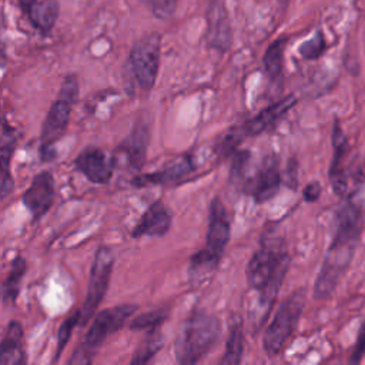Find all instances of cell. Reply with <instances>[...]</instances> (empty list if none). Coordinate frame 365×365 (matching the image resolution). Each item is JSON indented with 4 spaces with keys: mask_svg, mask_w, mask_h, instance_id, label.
I'll return each instance as SVG.
<instances>
[{
    "mask_svg": "<svg viewBox=\"0 0 365 365\" xmlns=\"http://www.w3.org/2000/svg\"><path fill=\"white\" fill-rule=\"evenodd\" d=\"M113 264H114V257L111 251L106 247H100L94 255V259L90 268L87 295L83 302V307L80 308V322H78L80 325H84L88 319H91L100 302L103 301L108 288Z\"/></svg>",
    "mask_w": 365,
    "mask_h": 365,
    "instance_id": "cell-8",
    "label": "cell"
},
{
    "mask_svg": "<svg viewBox=\"0 0 365 365\" xmlns=\"http://www.w3.org/2000/svg\"><path fill=\"white\" fill-rule=\"evenodd\" d=\"M245 133H244V128L242 125H237V127H232L227 135L220 141V144L217 145L215 151L222 155V157H227L230 154H232L235 151V148L241 144V141L245 138Z\"/></svg>",
    "mask_w": 365,
    "mask_h": 365,
    "instance_id": "cell-30",
    "label": "cell"
},
{
    "mask_svg": "<svg viewBox=\"0 0 365 365\" xmlns=\"http://www.w3.org/2000/svg\"><path fill=\"white\" fill-rule=\"evenodd\" d=\"M364 355H365V322L361 327V331H359V335L356 339V346L351 356V362H359Z\"/></svg>",
    "mask_w": 365,
    "mask_h": 365,
    "instance_id": "cell-33",
    "label": "cell"
},
{
    "mask_svg": "<svg viewBox=\"0 0 365 365\" xmlns=\"http://www.w3.org/2000/svg\"><path fill=\"white\" fill-rule=\"evenodd\" d=\"M289 254L282 241L264 238L247 265L248 285L258 292V318L264 322L289 267Z\"/></svg>",
    "mask_w": 365,
    "mask_h": 365,
    "instance_id": "cell-2",
    "label": "cell"
},
{
    "mask_svg": "<svg viewBox=\"0 0 365 365\" xmlns=\"http://www.w3.org/2000/svg\"><path fill=\"white\" fill-rule=\"evenodd\" d=\"M77 96H78V81L76 76L70 74L63 80L58 94L53 101L47 113V117L44 120L43 130H41V147H40L41 154L46 151V155H47V151L50 150V147L56 141H58L61 135L66 133L73 106L77 101Z\"/></svg>",
    "mask_w": 365,
    "mask_h": 365,
    "instance_id": "cell-6",
    "label": "cell"
},
{
    "mask_svg": "<svg viewBox=\"0 0 365 365\" xmlns=\"http://www.w3.org/2000/svg\"><path fill=\"white\" fill-rule=\"evenodd\" d=\"M135 309L137 305L134 304H123L98 312L94 317L83 342L74 349L73 355L70 356L68 364H91L103 342L110 335L117 332L135 312Z\"/></svg>",
    "mask_w": 365,
    "mask_h": 365,
    "instance_id": "cell-4",
    "label": "cell"
},
{
    "mask_svg": "<svg viewBox=\"0 0 365 365\" xmlns=\"http://www.w3.org/2000/svg\"><path fill=\"white\" fill-rule=\"evenodd\" d=\"M161 37L158 34H148L140 38L130 51L128 67L138 88L150 91L157 80L160 67Z\"/></svg>",
    "mask_w": 365,
    "mask_h": 365,
    "instance_id": "cell-7",
    "label": "cell"
},
{
    "mask_svg": "<svg viewBox=\"0 0 365 365\" xmlns=\"http://www.w3.org/2000/svg\"><path fill=\"white\" fill-rule=\"evenodd\" d=\"M150 141V124L145 120H137L131 133L120 144L118 150L127 158L133 170H140L145 161L147 147Z\"/></svg>",
    "mask_w": 365,
    "mask_h": 365,
    "instance_id": "cell-14",
    "label": "cell"
},
{
    "mask_svg": "<svg viewBox=\"0 0 365 365\" xmlns=\"http://www.w3.org/2000/svg\"><path fill=\"white\" fill-rule=\"evenodd\" d=\"M195 168L191 157H182L178 161L150 174H141L133 178L131 184L134 187H147V185H164L182 180Z\"/></svg>",
    "mask_w": 365,
    "mask_h": 365,
    "instance_id": "cell-18",
    "label": "cell"
},
{
    "mask_svg": "<svg viewBox=\"0 0 365 365\" xmlns=\"http://www.w3.org/2000/svg\"><path fill=\"white\" fill-rule=\"evenodd\" d=\"M207 43L224 53L230 50L232 43V30L228 19V13L222 3L215 1L207 11Z\"/></svg>",
    "mask_w": 365,
    "mask_h": 365,
    "instance_id": "cell-13",
    "label": "cell"
},
{
    "mask_svg": "<svg viewBox=\"0 0 365 365\" xmlns=\"http://www.w3.org/2000/svg\"><path fill=\"white\" fill-rule=\"evenodd\" d=\"M76 168L93 184H106L114 171V158L98 147L84 148L74 160Z\"/></svg>",
    "mask_w": 365,
    "mask_h": 365,
    "instance_id": "cell-10",
    "label": "cell"
},
{
    "mask_svg": "<svg viewBox=\"0 0 365 365\" xmlns=\"http://www.w3.org/2000/svg\"><path fill=\"white\" fill-rule=\"evenodd\" d=\"M26 272V261L23 257L17 255L13 262L9 272V277L3 282V299L4 302H14L19 291H20V282Z\"/></svg>",
    "mask_w": 365,
    "mask_h": 365,
    "instance_id": "cell-27",
    "label": "cell"
},
{
    "mask_svg": "<svg viewBox=\"0 0 365 365\" xmlns=\"http://www.w3.org/2000/svg\"><path fill=\"white\" fill-rule=\"evenodd\" d=\"M220 319L205 311H194L182 324L174 344L177 362L197 364L212 348L220 336Z\"/></svg>",
    "mask_w": 365,
    "mask_h": 365,
    "instance_id": "cell-3",
    "label": "cell"
},
{
    "mask_svg": "<svg viewBox=\"0 0 365 365\" xmlns=\"http://www.w3.org/2000/svg\"><path fill=\"white\" fill-rule=\"evenodd\" d=\"M244 354V331L241 321H237L230 328V335L225 345V352L221 358L222 365L240 364Z\"/></svg>",
    "mask_w": 365,
    "mask_h": 365,
    "instance_id": "cell-24",
    "label": "cell"
},
{
    "mask_svg": "<svg viewBox=\"0 0 365 365\" xmlns=\"http://www.w3.org/2000/svg\"><path fill=\"white\" fill-rule=\"evenodd\" d=\"M332 163L329 167V181L335 194L342 195L346 191V175L344 168V158L348 154V140L338 121L334 124L332 130Z\"/></svg>",
    "mask_w": 365,
    "mask_h": 365,
    "instance_id": "cell-17",
    "label": "cell"
},
{
    "mask_svg": "<svg viewBox=\"0 0 365 365\" xmlns=\"http://www.w3.org/2000/svg\"><path fill=\"white\" fill-rule=\"evenodd\" d=\"M298 178H297V163L294 160H289L288 167H287V177H285V182L288 187L295 188L298 185Z\"/></svg>",
    "mask_w": 365,
    "mask_h": 365,
    "instance_id": "cell-35",
    "label": "cell"
},
{
    "mask_svg": "<svg viewBox=\"0 0 365 365\" xmlns=\"http://www.w3.org/2000/svg\"><path fill=\"white\" fill-rule=\"evenodd\" d=\"M161 346H163V335H161L158 327L148 329L147 336L144 338L141 345L135 349L130 362L133 365L147 364L148 361H151L154 358V355L160 351Z\"/></svg>",
    "mask_w": 365,
    "mask_h": 365,
    "instance_id": "cell-25",
    "label": "cell"
},
{
    "mask_svg": "<svg viewBox=\"0 0 365 365\" xmlns=\"http://www.w3.org/2000/svg\"><path fill=\"white\" fill-rule=\"evenodd\" d=\"M178 0H144V3L151 9L153 14L158 19H168L174 14Z\"/></svg>",
    "mask_w": 365,
    "mask_h": 365,
    "instance_id": "cell-32",
    "label": "cell"
},
{
    "mask_svg": "<svg viewBox=\"0 0 365 365\" xmlns=\"http://www.w3.org/2000/svg\"><path fill=\"white\" fill-rule=\"evenodd\" d=\"M285 44H287V38H284V37L277 38L274 43L269 44V47L267 48V51L262 57L265 73L268 74V77L272 83L281 81V78H282Z\"/></svg>",
    "mask_w": 365,
    "mask_h": 365,
    "instance_id": "cell-23",
    "label": "cell"
},
{
    "mask_svg": "<svg viewBox=\"0 0 365 365\" xmlns=\"http://www.w3.org/2000/svg\"><path fill=\"white\" fill-rule=\"evenodd\" d=\"M54 195L56 185L53 175L48 171H41L34 175L30 187L24 191L21 201L30 211L31 217L34 220H38L50 210L54 201Z\"/></svg>",
    "mask_w": 365,
    "mask_h": 365,
    "instance_id": "cell-11",
    "label": "cell"
},
{
    "mask_svg": "<svg viewBox=\"0 0 365 365\" xmlns=\"http://www.w3.org/2000/svg\"><path fill=\"white\" fill-rule=\"evenodd\" d=\"M220 259L217 255L211 254L205 247L200 250L197 254L191 257L190 267H188V279L192 287H200L208 282L214 272L218 268Z\"/></svg>",
    "mask_w": 365,
    "mask_h": 365,
    "instance_id": "cell-21",
    "label": "cell"
},
{
    "mask_svg": "<svg viewBox=\"0 0 365 365\" xmlns=\"http://www.w3.org/2000/svg\"><path fill=\"white\" fill-rule=\"evenodd\" d=\"M281 185V171L277 155L264 157L259 168L252 175L248 191L255 202L262 204L277 195Z\"/></svg>",
    "mask_w": 365,
    "mask_h": 365,
    "instance_id": "cell-9",
    "label": "cell"
},
{
    "mask_svg": "<svg viewBox=\"0 0 365 365\" xmlns=\"http://www.w3.org/2000/svg\"><path fill=\"white\" fill-rule=\"evenodd\" d=\"M230 232H231V225H230L228 212H227L222 201L218 197H215L210 204L205 248L211 254L221 258V255L224 254V250L228 244Z\"/></svg>",
    "mask_w": 365,
    "mask_h": 365,
    "instance_id": "cell-12",
    "label": "cell"
},
{
    "mask_svg": "<svg viewBox=\"0 0 365 365\" xmlns=\"http://www.w3.org/2000/svg\"><path fill=\"white\" fill-rule=\"evenodd\" d=\"M278 1H279V3H281L284 7H285V6H288V3H289L291 0H278Z\"/></svg>",
    "mask_w": 365,
    "mask_h": 365,
    "instance_id": "cell-36",
    "label": "cell"
},
{
    "mask_svg": "<svg viewBox=\"0 0 365 365\" xmlns=\"http://www.w3.org/2000/svg\"><path fill=\"white\" fill-rule=\"evenodd\" d=\"M319 195H321V185H319V182L312 181V182L305 185V188H304V198H305V201L314 202V201H317L319 198Z\"/></svg>",
    "mask_w": 365,
    "mask_h": 365,
    "instance_id": "cell-34",
    "label": "cell"
},
{
    "mask_svg": "<svg viewBox=\"0 0 365 365\" xmlns=\"http://www.w3.org/2000/svg\"><path fill=\"white\" fill-rule=\"evenodd\" d=\"M297 104V98L295 96H287L278 101H275L274 104L265 107L264 110H261L255 117H252L251 120H248L247 123L242 124L244 133L245 135H258L262 131L271 128L277 121H279L294 106Z\"/></svg>",
    "mask_w": 365,
    "mask_h": 365,
    "instance_id": "cell-15",
    "label": "cell"
},
{
    "mask_svg": "<svg viewBox=\"0 0 365 365\" xmlns=\"http://www.w3.org/2000/svg\"><path fill=\"white\" fill-rule=\"evenodd\" d=\"M167 315H168V312L165 309H155V311L141 314L131 321L130 328L134 331L157 328L167 319Z\"/></svg>",
    "mask_w": 365,
    "mask_h": 365,
    "instance_id": "cell-29",
    "label": "cell"
},
{
    "mask_svg": "<svg viewBox=\"0 0 365 365\" xmlns=\"http://www.w3.org/2000/svg\"><path fill=\"white\" fill-rule=\"evenodd\" d=\"M23 328L19 321H10L0 346V364L1 365H21L26 362L23 348Z\"/></svg>",
    "mask_w": 365,
    "mask_h": 365,
    "instance_id": "cell-20",
    "label": "cell"
},
{
    "mask_svg": "<svg viewBox=\"0 0 365 365\" xmlns=\"http://www.w3.org/2000/svg\"><path fill=\"white\" fill-rule=\"evenodd\" d=\"M250 161H251L250 151L242 150V151H238L234 154V160L231 163L230 182L244 191H248V187H250V182L252 178L251 175H248Z\"/></svg>",
    "mask_w": 365,
    "mask_h": 365,
    "instance_id": "cell-26",
    "label": "cell"
},
{
    "mask_svg": "<svg viewBox=\"0 0 365 365\" xmlns=\"http://www.w3.org/2000/svg\"><path fill=\"white\" fill-rule=\"evenodd\" d=\"M325 48H327L325 37H324L322 31H317L309 40L304 41L299 46V54L307 60H315L319 56H322Z\"/></svg>",
    "mask_w": 365,
    "mask_h": 365,
    "instance_id": "cell-31",
    "label": "cell"
},
{
    "mask_svg": "<svg viewBox=\"0 0 365 365\" xmlns=\"http://www.w3.org/2000/svg\"><path fill=\"white\" fill-rule=\"evenodd\" d=\"M305 301L307 289L298 288L292 294H289L277 309L274 319L271 321L264 334L262 342L264 351L269 358L277 356L295 332V328L305 307Z\"/></svg>",
    "mask_w": 365,
    "mask_h": 365,
    "instance_id": "cell-5",
    "label": "cell"
},
{
    "mask_svg": "<svg viewBox=\"0 0 365 365\" xmlns=\"http://www.w3.org/2000/svg\"><path fill=\"white\" fill-rule=\"evenodd\" d=\"M80 322V309L73 312L71 315H68L63 324L60 325L58 331H57V348H56V354H54V359L53 362H56L58 359V356L61 355L66 344L68 342L70 336H71V332L74 329V327Z\"/></svg>",
    "mask_w": 365,
    "mask_h": 365,
    "instance_id": "cell-28",
    "label": "cell"
},
{
    "mask_svg": "<svg viewBox=\"0 0 365 365\" xmlns=\"http://www.w3.org/2000/svg\"><path fill=\"white\" fill-rule=\"evenodd\" d=\"M335 232L315 279L314 295L324 299L332 295L354 257L361 232V207L349 197L336 211Z\"/></svg>",
    "mask_w": 365,
    "mask_h": 365,
    "instance_id": "cell-1",
    "label": "cell"
},
{
    "mask_svg": "<svg viewBox=\"0 0 365 365\" xmlns=\"http://www.w3.org/2000/svg\"><path fill=\"white\" fill-rule=\"evenodd\" d=\"M21 7L30 23L43 34L48 33L58 17V3L56 0H24Z\"/></svg>",
    "mask_w": 365,
    "mask_h": 365,
    "instance_id": "cell-19",
    "label": "cell"
},
{
    "mask_svg": "<svg viewBox=\"0 0 365 365\" xmlns=\"http://www.w3.org/2000/svg\"><path fill=\"white\" fill-rule=\"evenodd\" d=\"M16 144L14 130L9 125L6 118L3 120L1 127V198L4 200L13 190V177L10 174V160Z\"/></svg>",
    "mask_w": 365,
    "mask_h": 365,
    "instance_id": "cell-22",
    "label": "cell"
},
{
    "mask_svg": "<svg viewBox=\"0 0 365 365\" xmlns=\"http://www.w3.org/2000/svg\"><path fill=\"white\" fill-rule=\"evenodd\" d=\"M171 225V215L161 201L153 202L141 215L133 230L134 238L141 237H163Z\"/></svg>",
    "mask_w": 365,
    "mask_h": 365,
    "instance_id": "cell-16",
    "label": "cell"
}]
</instances>
